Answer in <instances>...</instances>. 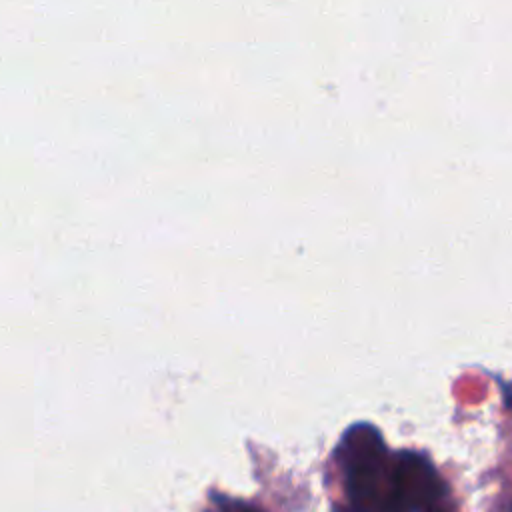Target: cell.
<instances>
[{
	"label": "cell",
	"instance_id": "obj_2",
	"mask_svg": "<svg viewBox=\"0 0 512 512\" xmlns=\"http://www.w3.org/2000/svg\"><path fill=\"white\" fill-rule=\"evenodd\" d=\"M446 484L422 452H392L384 512H434Z\"/></svg>",
	"mask_w": 512,
	"mask_h": 512
},
{
	"label": "cell",
	"instance_id": "obj_1",
	"mask_svg": "<svg viewBox=\"0 0 512 512\" xmlns=\"http://www.w3.org/2000/svg\"><path fill=\"white\" fill-rule=\"evenodd\" d=\"M334 460L342 470L346 496L358 512H384L392 452L380 430L356 422L342 434Z\"/></svg>",
	"mask_w": 512,
	"mask_h": 512
},
{
	"label": "cell",
	"instance_id": "obj_3",
	"mask_svg": "<svg viewBox=\"0 0 512 512\" xmlns=\"http://www.w3.org/2000/svg\"><path fill=\"white\" fill-rule=\"evenodd\" d=\"M214 512H262V510L254 508V506H250L246 502L214 494Z\"/></svg>",
	"mask_w": 512,
	"mask_h": 512
},
{
	"label": "cell",
	"instance_id": "obj_4",
	"mask_svg": "<svg viewBox=\"0 0 512 512\" xmlns=\"http://www.w3.org/2000/svg\"><path fill=\"white\" fill-rule=\"evenodd\" d=\"M332 512H358V510H354L352 506H334Z\"/></svg>",
	"mask_w": 512,
	"mask_h": 512
}]
</instances>
